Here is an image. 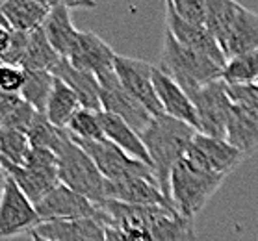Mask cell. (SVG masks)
<instances>
[{
	"label": "cell",
	"instance_id": "20",
	"mask_svg": "<svg viewBox=\"0 0 258 241\" xmlns=\"http://www.w3.org/2000/svg\"><path fill=\"white\" fill-rule=\"evenodd\" d=\"M225 141H229L234 148H238L243 156H251L258 150V112L245 108L241 104H234L230 112L227 135Z\"/></svg>",
	"mask_w": 258,
	"mask_h": 241
},
{
	"label": "cell",
	"instance_id": "2",
	"mask_svg": "<svg viewBox=\"0 0 258 241\" xmlns=\"http://www.w3.org/2000/svg\"><path fill=\"white\" fill-rule=\"evenodd\" d=\"M195 134H197V130L194 126L182 123L178 119L169 117V115L153 117L151 124L140 134L141 141L149 152L160 189L169 202L171 173L175 169V165L186 156Z\"/></svg>",
	"mask_w": 258,
	"mask_h": 241
},
{
	"label": "cell",
	"instance_id": "9",
	"mask_svg": "<svg viewBox=\"0 0 258 241\" xmlns=\"http://www.w3.org/2000/svg\"><path fill=\"white\" fill-rule=\"evenodd\" d=\"M189 99L197 110L201 134L225 139L230 112L234 106L229 95V86L223 80H216L189 93Z\"/></svg>",
	"mask_w": 258,
	"mask_h": 241
},
{
	"label": "cell",
	"instance_id": "14",
	"mask_svg": "<svg viewBox=\"0 0 258 241\" xmlns=\"http://www.w3.org/2000/svg\"><path fill=\"white\" fill-rule=\"evenodd\" d=\"M186 158H189L203 169L221 173V175L229 177L230 173L245 159V156L238 148L232 147L229 141L197 132L188 152H186Z\"/></svg>",
	"mask_w": 258,
	"mask_h": 241
},
{
	"label": "cell",
	"instance_id": "8",
	"mask_svg": "<svg viewBox=\"0 0 258 241\" xmlns=\"http://www.w3.org/2000/svg\"><path fill=\"white\" fill-rule=\"evenodd\" d=\"M75 141L91 156V159L99 167V171L102 173V177L106 180H123V178L138 177V178L153 180V182L158 184L156 175H154V169L151 165H147L143 162H140V159L128 156L123 148H119L110 139H99V141L75 139Z\"/></svg>",
	"mask_w": 258,
	"mask_h": 241
},
{
	"label": "cell",
	"instance_id": "16",
	"mask_svg": "<svg viewBox=\"0 0 258 241\" xmlns=\"http://www.w3.org/2000/svg\"><path fill=\"white\" fill-rule=\"evenodd\" d=\"M117 54L108 43L93 32H78V39L71 50L69 63L80 71L100 74V72L112 71L115 65Z\"/></svg>",
	"mask_w": 258,
	"mask_h": 241
},
{
	"label": "cell",
	"instance_id": "7",
	"mask_svg": "<svg viewBox=\"0 0 258 241\" xmlns=\"http://www.w3.org/2000/svg\"><path fill=\"white\" fill-rule=\"evenodd\" d=\"M8 177L23 189L35 206L59 184L58 156L43 147H32L24 165L4 164Z\"/></svg>",
	"mask_w": 258,
	"mask_h": 241
},
{
	"label": "cell",
	"instance_id": "34",
	"mask_svg": "<svg viewBox=\"0 0 258 241\" xmlns=\"http://www.w3.org/2000/svg\"><path fill=\"white\" fill-rule=\"evenodd\" d=\"M229 95L234 104H241L258 112V84L254 86H229Z\"/></svg>",
	"mask_w": 258,
	"mask_h": 241
},
{
	"label": "cell",
	"instance_id": "15",
	"mask_svg": "<svg viewBox=\"0 0 258 241\" xmlns=\"http://www.w3.org/2000/svg\"><path fill=\"white\" fill-rule=\"evenodd\" d=\"M165 24H167L165 30H169L173 37L180 43L182 47L203 54V56H208V58H212L219 65H223V67L227 65V58L221 52L216 37L212 36V32L206 26L184 21L169 8H165Z\"/></svg>",
	"mask_w": 258,
	"mask_h": 241
},
{
	"label": "cell",
	"instance_id": "1",
	"mask_svg": "<svg viewBox=\"0 0 258 241\" xmlns=\"http://www.w3.org/2000/svg\"><path fill=\"white\" fill-rule=\"evenodd\" d=\"M99 217L106 226L128 232L141 241H197L194 219L180 215L171 206H134L104 200L99 204Z\"/></svg>",
	"mask_w": 258,
	"mask_h": 241
},
{
	"label": "cell",
	"instance_id": "18",
	"mask_svg": "<svg viewBox=\"0 0 258 241\" xmlns=\"http://www.w3.org/2000/svg\"><path fill=\"white\" fill-rule=\"evenodd\" d=\"M153 80L165 115L178 119L182 123H188L189 126H194L199 132V117H197V110H195L189 95L173 78L167 76L160 67H154Z\"/></svg>",
	"mask_w": 258,
	"mask_h": 241
},
{
	"label": "cell",
	"instance_id": "38",
	"mask_svg": "<svg viewBox=\"0 0 258 241\" xmlns=\"http://www.w3.org/2000/svg\"><path fill=\"white\" fill-rule=\"evenodd\" d=\"M12 36H13L12 30L8 28L6 24L0 23V58L8 52V48L12 45Z\"/></svg>",
	"mask_w": 258,
	"mask_h": 241
},
{
	"label": "cell",
	"instance_id": "37",
	"mask_svg": "<svg viewBox=\"0 0 258 241\" xmlns=\"http://www.w3.org/2000/svg\"><path fill=\"white\" fill-rule=\"evenodd\" d=\"M106 241H141L140 237L113 226H106Z\"/></svg>",
	"mask_w": 258,
	"mask_h": 241
},
{
	"label": "cell",
	"instance_id": "23",
	"mask_svg": "<svg viewBox=\"0 0 258 241\" xmlns=\"http://www.w3.org/2000/svg\"><path fill=\"white\" fill-rule=\"evenodd\" d=\"M102 128H104L106 139L115 143L128 156H132V158L140 159V162L153 167L151 158H149V152H147L145 145L141 141L140 132H136L128 123H124L123 119L117 117V115L102 112Z\"/></svg>",
	"mask_w": 258,
	"mask_h": 241
},
{
	"label": "cell",
	"instance_id": "6",
	"mask_svg": "<svg viewBox=\"0 0 258 241\" xmlns=\"http://www.w3.org/2000/svg\"><path fill=\"white\" fill-rule=\"evenodd\" d=\"M56 156L59 184L84 195L97 206L102 204L106 200V178L102 177L91 156L71 137L69 132H65Z\"/></svg>",
	"mask_w": 258,
	"mask_h": 241
},
{
	"label": "cell",
	"instance_id": "27",
	"mask_svg": "<svg viewBox=\"0 0 258 241\" xmlns=\"http://www.w3.org/2000/svg\"><path fill=\"white\" fill-rule=\"evenodd\" d=\"M54 80L56 76L48 71H24V88L21 91V97L35 112L45 113L48 97L52 93Z\"/></svg>",
	"mask_w": 258,
	"mask_h": 241
},
{
	"label": "cell",
	"instance_id": "21",
	"mask_svg": "<svg viewBox=\"0 0 258 241\" xmlns=\"http://www.w3.org/2000/svg\"><path fill=\"white\" fill-rule=\"evenodd\" d=\"M48 10L34 0H0V23L12 32H34L41 28Z\"/></svg>",
	"mask_w": 258,
	"mask_h": 241
},
{
	"label": "cell",
	"instance_id": "10",
	"mask_svg": "<svg viewBox=\"0 0 258 241\" xmlns=\"http://www.w3.org/2000/svg\"><path fill=\"white\" fill-rule=\"evenodd\" d=\"M97 78L100 84L102 112L117 115L124 123H128L136 132L141 134L153 121V115L149 113V110L124 89V86L115 74V69L100 72V74H97Z\"/></svg>",
	"mask_w": 258,
	"mask_h": 241
},
{
	"label": "cell",
	"instance_id": "41",
	"mask_svg": "<svg viewBox=\"0 0 258 241\" xmlns=\"http://www.w3.org/2000/svg\"><path fill=\"white\" fill-rule=\"evenodd\" d=\"M0 65H2V59H0Z\"/></svg>",
	"mask_w": 258,
	"mask_h": 241
},
{
	"label": "cell",
	"instance_id": "3",
	"mask_svg": "<svg viewBox=\"0 0 258 241\" xmlns=\"http://www.w3.org/2000/svg\"><path fill=\"white\" fill-rule=\"evenodd\" d=\"M206 28L227 61L258 50V15L236 0H208Z\"/></svg>",
	"mask_w": 258,
	"mask_h": 241
},
{
	"label": "cell",
	"instance_id": "4",
	"mask_svg": "<svg viewBox=\"0 0 258 241\" xmlns=\"http://www.w3.org/2000/svg\"><path fill=\"white\" fill-rule=\"evenodd\" d=\"M227 175L206 171L184 158L175 165L169 180L171 204L176 212L188 219H195L197 213L205 210L208 200L221 188Z\"/></svg>",
	"mask_w": 258,
	"mask_h": 241
},
{
	"label": "cell",
	"instance_id": "32",
	"mask_svg": "<svg viewBox=\"0 0 258 241\" xmlns=\"http://www.w3.org/2000/svg\"><path fill=\"white\" fill-rule=\"evenodd\" d=\"M165 8L173 10L184 21L206 26L208 0H165Z\"/></svg>",
	"mask_w": 258,
	"mask_h": 241
},
{
	"label": "cell",
	"instance_id": "40",
	"mask_svg": "<svg viewBox=\"0 0 258 241\" xmlns=\"http://www.w3.org/2000/svg\"><path fill=\"white\" fill-rule=\"evenodd\" d=\"M30 237H32V241H48V239H45V237H39V235H35V234H30Z\"/></svg>",
	"mask_w": 258,
	"mask_h": 241
},
{
	"label": "cell",
	"instance_id": "26",
	"mask_svg": "<svg viewBox=\"0 0 258 241\" xmlns=\"http://www.w3.org/2000/svg\"><path fill=\"white\" fill-rule=\"evenodd\" d=\"M59 61H61V56H59L52 48V45L48 43L43 28H37V30H34V32H30L28 47H26L23 63H21V67H23L24 71L52 72Z\"/></svg>",
	"mask_w": 258,
	"mask_h": 241
},
{
	"label": "cell",
	"instance_id": "29",
	"mask_svg": "<svg viewBox=\"0 0 258 241\" xmlns=\"http://www.w3.org/2000/svg\"><path fill=\"white\" fill-rule=\"evenodd\" d=\"M32 143L28 134L15 128H0V158L2 164L24 165Z\"/></svg>",
	"mask_w": 258,
	"mask_h": 241
},
{
	"label": "cell",
	"instance_id": "17",
	"mask_svg": "<svg viewBox=\"0 0 258 241\" xmlns=\"http://www.w3.org/2000/svg\"><path fill=\"white\" fill-rule=\"evenodd\" d=\"M106 200H115L134 206H171L167 197L156 182L147 178H123V180H106Z\"/></svg>",
	"mask_w": 258,
	"mask_h": 241
},
{
	"label": "cell",
	"instance_id": "19",
	"mask_svg": "<svg viewBox=\"0 0 258 241\" xmlns=\"http://www.w3.org/2000/svg\"><path fill=\"white\" fill-rule=\"evenodd\" d=\"M32 234L48 241H106V224L100 217L43 223Z\"/></svg>",
	"mask_w": 258,
	"mask_h": 241
},
{
	"label": "cell",
	"instance_id": "25",
	"mask_svg": "<svg viewBox=\"0 0 258 241\" xmlns=\"http://www.w3.org/2000/svg\"><path fill=\"white\" fill-rule=\"evenodd\" d=\"M82 108L80 104V99L78 95L73 91V89L63 82L56 78L54 80V88L52 93L48 97L47 102V110H45V115L54 126H58L61 130H67L71 119L75 117V113Z\"/></svg>",
	"mask_w": 258,
	"mask_h": 241
},
{
	"label": "cell",
	"instance_id": "24",
	"mask_svg": "<svg viewBox=\"0 0 258 241\" xmlns=\"http://www.w3.org/2000/svg\"><path fill=\"white\" fill-rule=\"evenodd\" d=\"M41 28L54 50L61 58H69L71 50H73V47H75V43L78 39V32H80V30L73 26L69 8H54V10H50Z\"/></svg>",
	"mask_w": 258,
	"mask_h": 241
},
{
	"label": "cell",
	"instance_id": "5",
	"mask_svg": "<svg viewBox=\"0 0 258 241\" xmlns=\"http://www.w3.org/2000/svg\"><path fill=\"white\" fill-rule=\"evenodd\" d=\"M158 67L167 76L173 78L188 95L206 84L221 80L223 76V65H219L208 56L182 47L169 30H165L164 34Z\"/></svg>",
	"mask_w": 258,
	"mask_h": 241
},
{
	"label": "cell",
	"instance_id": "39",
	"mask_svg": "<svg viewBox=\"0 0 258 241\" xmlns=\"http://www.w3.org/2000/svg\"><path fill=\"white\" fill-rule=\"evenodd\" d=\"M8 171L6 167H4V164H2V158H0V199H2V195H4V191H6V184H8Z\"/></svg>",
	"mask_w": 258,
	"mask_h": 241
},
{
	"label": "cell",
	"instance_id": "11",
	"mask_svg": "<svg viewBox=\"0 0 258 241\" xmlns=\"http://www.w3.org/2000/svg\"><path fill=\"white\" fill-rule=\"evenodd\" d=\"M41 224L37 208L23 193V189L8 178L6 191L0 199V239L17 237L21 234H32Z\"/></svg>",
	"mask_w": 258,
	"mask_h": 241
},
{
	"label": "cell",
	"instance_id": "22",
	"mask_svg": "<svg viewBox=\"0 0 258 241\" xmlns=\"http://www.w3.org/2000/svg\"><path fill=\"white\" fill-rule=\"evenodd\" d=\"M52 74L56 78H59V80H63L78 95L82 108L102 112V106H100V84L99 78L95 76V74L73 67L69 63V59L65 58H61V61L56 65Z\"/></svg>",
	"mask_w": 258,
	"mask_h": 241
},
{
	"label": "cell",
	"instance_id": "31",
	"mask_svg": "<svg viewBox=\"0 0 258 241\" xmlns=\"http://www.w3.org/2000/svg\"><path fill=\"white\" fill-rule=\"evenodd\" d=\"M65 132H67V130H61V128H58V126H54L47 119L45 113L37 112L28 128V137H30L32 147H43V148H48V150L56 152L58 147L61 145V141H63Z\"/></svg>",
	"mask_w": 258,
	"mask_h": 241
},
{
	"label": "cell",
	"instance_id": "13",
	"mask_svg": "<svg viewBox=\"0 0 258 241\" xmlns=\"http://www.w3.org/2000/svg\"><path fill=\"white\" fill-rule=\"evenodd\" d=\"M35 208L39 213L41 224L52 223V221L99 217V206L63 184H58Z\"/></svg>",
	"mask_w": 258,
	"mask_h": 241
},
{
	"label": "cell",
	"instance_id": "30",
	"mask_svg": "<svg viewBox=\"0 0 258 241\" xmlns=\"http://www.w3.org/2000/svg\"><path fill=\"white\" fill-rule=\"evenodd\" d=\"M69 132L75 139H84V141H99L106 139L104 128H102V112H95L88 108H80L75 117L71 119Z\"/></svg>",
	"mask_w": 258,
	"mask_h": 241
},
{
	"label": "cell",
	"instance_id": "33",
	"mask_svg": "<svg viewBox=\"0 0 258 241\" xmlns=\"http://www.w3.org/2000/svg\"><path fill=\"white\" fill-rule=\"evenodd\" d=\"M24 88V69L17 65H0V91L21 95Z\"/></svg>",
	"mask_w": 258,
	"mask_h": 241
},
{
	"label": "cell",
	"instance_id": "36",
	"mask_svg": "<svg viewBox=\"0 0 258 241\" xmlns=\"http://www.w3.org/2000/svg\"><path fill=\"white\" fill-rule=\"evenodd\" d=\"M34 2L47 8L48 12L54 8H69V10H73V8H89V10L97 8L95 0H34Z\"/></svg>",
	"mask_w": 258,
	"mask_h": 241
},
{
	"label": "cell",
	"instance_id": "28",
	"mask_svg": "<svg viewBox=\"0 0 258 241\" xmlns=\"http://www.w3.org/2000/svg\"><path fill=\"white\" fill-rule=\"evenodd\" d=\"M221 80L227 86H254L258 84V50L229 59L223 67Z\"/></svg>",
	"mask_w": 258,
	"mask_h": 241
},
{
	"label": "cell",
	"instance_id": "35",
	"mask_svg": "<svg viewBox=\"0 0 258 241\" xmlns=\"http://www.w3.org/2000/svg\"><path fill=\"white\" fill-rule=\"evenodd\" d=\"M23 97L21 95H13V93H6V91H0V126L6 121L10 115H12L23 102Z\"/></svg>",
	"mask_w": 258,
	"mask_h": 241
},
{
	"label": "cell",
	"instance_id": "12",
	"mask_svg": "<svg viewBox=\"0 0 258 241\" xmlns=\"http://www.w3.org/2000/svg\"><path fill=\"white\" fill-rule=\"evenodd\" d=\"M113 69H115V74L124 86V89L138 102H141L153 117L165 115L164 108L160 104L158 95H156V89H154V65L147 63L143 59H136L130 58V56L117 54Z\"/></svg>",
	"mask_w": 258,
	"mask_h": 241
}]
</instances>
